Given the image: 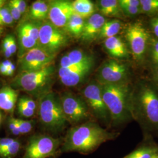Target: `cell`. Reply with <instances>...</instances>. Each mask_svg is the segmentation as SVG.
<instances>
[{
    "mask_svg": "<svg viewBox=\"0 0 158 158\" xmlns=\"http://www.w3.org/2000/svg\"><path fill=\"white\" fill-rule=\"evenodd\" d=\"M128 109L132 120L139 125L143 136H158V87L149 78L132 85Z\"/></svg>",
    "mask_w": 158,
    "mask_h": 158,
    "instance_id": "6da1fadb",
    "label": "cell"
},
{
    "mask_svg": "<svg viewBox=\"0 0 158 158\" xmlns=\"http://www.w3.org/2000/svg\"><path fill=\"white\" fill-rule=\"evenodd\" d=\"M119 134L103 127L96 121H89L72 126L67 131L60 152L89 155L103 143L117 138Z\"/></svg>",
    "mask_w": 158,
    "mask_h": 158,
    "instance_id": "7a4b0ae2",
    "label": "cell"
},
{
    "mask_svg": "<svg viewBox=\"0 0 158 158\" xmlns=\"http://www.w3.org/2000/svg\"><path fill=\"white\" fill-rule=\"evenodd\" d=\"M101 85L103 100L111 118V128L123 126L132 120L128 109L132 85L129 81Z\"/></svg>",
    "mask_w": 158,
    "mask_h": 158,
    "instance_id": "3957f363",
    "label": "cell"
},
{
    "mask_svg": "<svg viewBox=\"0 0 158 158\" xmlns=\"http://www.w3.org/2000/svg\"><path fill=\"white\" fill-rule=\"evenodd\" d=\"M38 116L43 128L49 135L57 137L69 123L63 111L59 95L50 91L39 99Z\"/></svg>",
    "mask_w": 158,
    "mask_h": 158,
    "instance_id": "277c9868",
    "label": "cell"
},
{
    "mask_svg": "<svg viewBox=\"0 0 158 158\" xmlns=\"http://www.w3.org/2000/svg\"><path fill=\"white\" fill-rule=\"evenodd\" d=\"M55 73L53 63L38 70L20 72L12 81L11 87L40 99L50 92Z\"/></svg>",
    "mask_w": 158,
    "mask_h": 158,
    "instance_id": "5b68a950",
    "label": "cell"
},
{
    "mask_svg": "<svg viewBox=\"0 0 158 158\" xmlns=\"http://www.w3.org/2000/svg\"><path fill=\"white\" fill-rule=\"evenodd\" d=\"M91 114L100 124L110 130L111 128V118L102 94V85L97 80H92L81 92Z\"/></svg>",
    "mask_w": 158,
    "mask_h": 158,
    "instance_id": "8992f818",
    "label": "cell"
},
{
    "mask_svg": "<svg viewBox=\"0 0 158 158\" xmlns=\"http://www.w3.org/2000/svg\"><path fill=\"white\" fill-rule=\"evenodd\" d=\"M59 97L64 116L72 127L89 121H96L81 95L63 92L59 94Z\"/></svg>",
    "mask_w": 158,
    "mask_h": 158,
    "instance_id": "52a82bcc",
    "label": "cell"
},
{
    "mask_svg": "<svg viewBox=\"0 0 158 158\" xmlns=\"http://www.w3.org/2000/svg\"><path fill=\"white\" fill-rule=\"evenodd\" d=\"M125 36L130 52L136 62L146 63L147 53L152 35L141 22L130 23L125 29Z\"/></svg>",
    "mask_w": 158,
    "mask_h": 158,
    "instance_id": "ba28073f",
    "label": "cell"
},
{
    "mask_svg": "<svg viewBox=\"0 0 158 158\" xmlns=\"http://www.w3.org/2000/svg\"><path fill=\"white\" fill-rule=\"evenodd\" d=\"M63 138L49 134H38L31 136L23 158H51L60 153Z\"/></svg>",
    "mask_w": 158,
    "mask_h": 158,
    "instance_id": "9c48e42d",
    "label": "cell"
},
{
    "mask_svg": "<svg viewBox=\"0 0 158 158\" xmlns=\"http://www.w3.org/2000/svg\"><path fill=\"white\" fill-rule=\"evenodd\" d=\"M69 36L63 29L57 28L49 21H43L40 27L38 47L56 56L57 52L68 45Z\"/></svg>",
    "mask_w": 158,
    "mask_h": 158,
    "instance_id": "30bf717a",
    "label": "cell"
},
{
    "mask_svg": "<svg viewBox=\"0 0 158 158\" xmlns=\"http://www.w3.org/2000/svg\"><path fill=\"white\" fill-rule=\"evenodd\" d=\"M131 74V69L127 63L113 58L104 61L98 68L96 80L101 85L129 82Z\"/></svg>",
    "mask_w": 158,
    "mask_h": 158,
    "instance_id": "8fae6325",
    "label": "cell"
},
{
    "mask_svg": "<svg viewBox=\"0 0 158 158\" xmlns=\"http://www.w3.org/2000/svg\"><path fill=\"white\" fill-rule=\"evenodd\" d=\"M42 23L27 19L21 22L17 27L19 59L28 51L38 46L40 27Z\"/></svg>",
    "mask_w": 158,
    "mask_h": 158,
    "instance_id": "7c38bea8",
    "label": "cell"
},
{
    "mask_svg": "<svg viewBox=\"0 0 158 158\" xmlns=\"http://www.w3.org/2000/svg\"><path fill=\"white\" fill-rule=\"evenodd\" d=\"M55 57L40 47H36L19 59V70L21 72L38 70L52 64Z\"/></svg>",
    "mask_w": 158,
    "mask_h": 158,
    "instance_id": "4fadbf2b",
    "label": "cell"
},
{
    "mask_svg": "<svg viewBox=\"0 0 158 158\" xmlns=\"http://www.w3.org/2000/svg\"><path fill=\"white\" fill-rule=\"evenodd\" d=\"M49 21L57 28L63 29L74 14L72 1L54 0L49 1Z\"/></svg>",
    "mask_w": 158,
    "mask_h": 158,
    "instance_id": "5bb4252c",
    "label": "cell"
},
{
    "mask_svg": "<svg viewBox=\"0 0 158 158\" xmlns=\"http://www.w3.org/2000/svg\"><path fill=\"white\" fill-rule=\"evenodd\" d=\"M94 66V59L71 69L59 68L58 76L64 85L74 87L81 83L90 74Z\"/></svg>",
    "mask_w": 158,
    "mask_h": 158,
    "instance_id": "9a60e30c",
    "label": "cell"
},
{
    "mask_svg": "<svg viewBox=\"0 0 158 158\" xmlns=\"http://www.w3.org/2000/svg\"><path fill=\"white\" fill-rule=\"evenodd\" d=\"M106 21V17L100 13H95L86 19L80 39L85 43H90L97 40Z\"/></svg>",
    "mask_w": 158,
    "mask_h": 158,
    "instance_id": "2e32d148",
    "label": "cell"
},
{
    "mask_svg": "<svg viewBox=\"0 0 158 158\" xmlns=\"http://www.w3.org/2000/svg\"><path fill=\"white\" fill-rule=\"evenodd\" d=\"M158 152V143L152 136H143V139L130 153L122 158H153Z\"/></svg>",
    "mask_w": 158,
    "mask_h": 158,
    "instance_id": "e0dca14e",
    "label": "cell"
},
{
    "mask_svg": "<svg viewBox=\"0 0 158 158\" xmlns=\"http://www.w3.org/2000/svg\"><path fill=\"white\" fill-rule=\"evenodd\" d=\"M94 59L92 55L83 50L74 49L69 52L61 57L59 68L71 69Z\"/></svg>",
    "mask_w": 158,
    "mask_h": 158,
    "instance_id": "ac0fdd59",
    "label": "cell"
},
{
    "mask_svg": "<svg viewBox=\"0 0 158 158\" xmlns=\"http://www.w3.org/2000/svg\"><path fill=\"white\" fill-rule=\"evenodd\" d=\"M104 46L108 53L114 59L121 60L130 56V52L126 44L118 36L104 40Z\"/></svg>",
    "mask_w": 158,
    "mask_h": 158,
    "instance_id": "d6986e66",
    "label": "cell"
},
{
    "mask_svg": "<svg viewBox=\"0 0 158 158\" xmlns=\"http://www.w3.org/2000/svg\"><path fill=\"white\" fill-rule=\"evenodd\" d=\"M19 93L11 85L0 89V109L7 113L14 112L18 101Z\"/></svg>",
    "mask_w": 158,
    "mask_h": 158,
    "instance_id": "ffe728a7",
    "label": "cell"
},
{
    "mask_svg": "<svg viewBox=\"0 0 158 158\" xmlns=\"http://www.w3.org/2000/svg\"><path fill=\"white\" fill-rule=\"evenodd\" d=\"M96 7L104 17L122 18L124 16L117 0H100L96 1Z\"/></svg>",
    "mask_w": 158,
    "mask_h": 158,
    "instance_id": "44dd1931",
    "label": "cell"
},
{
    "mask_svg": "<svg viewBox=\"0 0 158 158\" xmlns=\"http://www.w3.org/2000/svg\"><path fill=\"white\" fill-rule=\"evenodd\" d=\"M49 1L38 0L35 1L30 6L28 13V19L43 22L48 18Z\"/></svg>",
    "mask_w": 158,
    "mask_h": 158,
    "instance_id": "7402d4cb",
    "label": "cell"
},
{
    "mask_svg": "<svg viewBox=\"0 0 158 158\" xmlns=\"http://www.w3.org/2000/svg\"><path fill=\"white\" fill-rule=\"evenodd\" d=\"M85 19L82 17L74 13L68 21L64 31L70 36L80 38L85 25Z\"/></svg>",
    "mask_w": 158,
    "mask_h": 158,
    "instance_id": "603a6c76",
    "label": "cell"
},
{
    "mask_svg": "<svg viewBox=\"0 0 158 158\" xmlns=\"http://www.w3.org/2000/svg\"><path fill=\"white\" fill-rule=\"evenodd\" d=\"M72 6L74 13L85 19L96 13V6L90 0H75L72 1Z\"/></svg>",
    "mask_w": 158,
    "mask_h": 158,
    "instance_id": "cb8c5ba5",
    "label": "cell"
},
{
    "mask_svg": "<svg viewBox=\"0 0 158 158\" xmlns=\"http://www.w3.org/2000/svg\"><path fill=\"white\" fill-rule=\"evenodd\" d=\"M122 23L118 19L107 20L102 26L97 40H106L117 36L120 32Z\"/></svg>",
    "mask_w": 158,
    "mask_h": 158,
    "instance_id": "d4e9b609",
    "label": "cell"
},
{
    "mask_svg": "<svg viewBox=\"0 0 158 158\" xmlns=\"http://www.w3.org/2000/svg\"><path fill=\"white\" fill-rule=\"evenodd\" d=\"M149 68L158 67V39L151 38L147 53L146 63Z\"/></svg>",
    "mask_w": 158,
    "mask_h": 158,
    "instance_id": "484cf974",
    "label": "cell"
},
{
    "mask_svg": "<svg viewBox=\"0 0 158 158\" xmlns=\"http://www.w3.org/2000/svg\"><path fill=\"white\" fill-rule=\"evenodd\" d=\"M142 14L151 18L158 15V0H140Z\"/></svg>",
    "mask_w": 158,
    "mask_h": 158,
    "instance_id": "4316f807",
    "label": "cell"
},
{
    "mask_svg": "<svg viewBox=\"0 0 158 158\" xmlns=\"http://www.w3.org/2000/svg\"><path fill=\"white\" fill-rule=\"evenodd\" d=\"M21 142L15 139L3 152L0 153L1 158H13L16 156L21 149Z\"/></svg>",
    "mask_w": 158,
    "mask_h": 158,
    "instance_id": "83f0119b",
    "label": "cell"
},
{
    "mask_svg": "<svg viewBox=\"0 0 158 158\" xmlns=\"http://www.w3.org/2000/svg\"><path fill=\"white\" fill-rule=\"evenodd\" d=\"M18 128L21 135H25L29 133L33 128L34 122L30 120L16 118Z\"/></svg>",
    "mask_w": 158,
    "mask_h": 158,
    "instance_id": "f1b7e54d",
    "label": "cell"
},
{
    "mask_svg": "<svg viewBox=\"0 0 158 158\" xmlns=\"http://www.w3.org/2000/svg\"><path fill=\"white\" fill-rule=\"evenodd\" d=\"M17 110L19 115L23 118H31L35 115L36 111L26 107L21 102H18Z\"/></svg>",
    "mask_w": 158,
    "mask_h": 158,
    "instance_id": "f546056e",
    "label": "cell"
},
{
    "mask_svg": "<svg viewBox=\"0 0 158 158\" xmlns=\"http://www.w3.org/2000/svg\"><path fill=\"white\" fill-rule=\"evenodd\" d=\"M124 16L134 17L142 14L141 6H119Z\"/></svg>",
    "mask_w": 158,
    "mask_h": 158,
    "instance_id": "4dcf8cb0",
    "label": "cell"
},
{
    "mask_svg": "<svg viewBox=\"0 0 158 158\" xmlns=\"http://www.w3.org/2000/svg\"><path fill=\"white\" fill-rule=\"evenodd\" d=\"M18 102H21L26 107L35 111L38 108V104L37 105L34 100L28 96H23L20 97L18 100Z\"/></svg>",
    "mask_w": 158,
    "mask_h": 158,
    "instance_id": "1f68e13d",
    "label": "cell"
},
{
    "mask_svg": "<svg viewBox=\"0 0 158 158\" xmlns=\"http://www.w3.org/2000/svg\"><path fill=\"white\" fill-rule=\"evenodd\" d=\"M11 38V35H8L3 40L2 42V49L3 52V54L6 58H10L12 55L11 51H10L9 49Z\"/></svg>",
    "mask_w": 158,
    "mask_h": 158,
    "instance_id": "d6a6232c",
    "label": "cell"
},
{
    "mask_svg": "<svg viewBox=\"0 0 158 158\" xmlns=\"http://www.w3.org/2000/svg\"><path fill=\"white\" fill-rule=\"evenodd\" d=\"M149 32L155 38L158 39V15L152 17L149 21Z\"/></svg>",
    "mask_w": 158,
    "mask_h": 158,
    "instance_id": "836d02e7",
    "label": "cell"
},
{
    "mask_svg": "<svg viewBox=\"0 0 158 158\" xmlns=\"http://www.w3.org/2000/svg\"><path fill=\"white\" fill-rule=\"evenodd\" d=\"M8 129L10 131L12 135L15 136H19L21 135L19 131L18 128L16 118L11 117L8 119Z\"/></svg>",
    "mask_w": 158,
    "mask_h": 158,
    "instance_id": "e575fe53",
    "label": "cell"
},
{
    "mask_svg": "<svg viewBox=\"0 0 158 158\" xmlns=\"http://www.w3.org/2000/svg\"><path fill=\"white\" fill-rule=\"evenodd\" d=\"M7 6L9 8L10 14L11 15L12 17L14 19V21L19 20L21 17L22 14L21 13V12L19 11V10L17 8V6L15 5H14L10 1L8 2Z\"/></svg>",
    "mask_w": 158,
    "mask_h": 158,
    "instance_id": "d590c367",
    "label": "cell"
},
{
    "mask_svg": "<svg viewBox=\"0 0 158 158\" xmlns=\"http://www.w3.org/2000/svg\"><path fill=\"white\" fill-rule=\"evenodd\" d=\"M15 140V139L8 137L0 138V153L3 152Z\"/></svg>",
    "mask_w": 158,
    "mask_h": 158,
    "instance_id": "8d00e7d4",
    "label": "cell"
},
{
    "mask_svg": "<svg viewBox=\"0 0 158 158\" xmlns=\"http://www.w3.org/2000/svg\"><path fill=\"white\" fill-rule=\"evenodd\" d=\"M12 3L16 6L17 8L21 12L22 14H25L27 11V4L25 1L23 0H11L10 1Z\"/></svg>",
    "mask_w": 158,
    "mask_h": 158,
    "instance_id": "74e56055",
    "label": "cell"
},
{
    "mask_svg": "<svg viewBox=\"0 0 158 158\" xmlns=\"http://www.w3.org/2000/svg\"><path fill=\"white\" fill-rule=\"evenodd\" d=\"M119 6H131L140 7V0H118Z\"/></svg>",
    "mask_w": 158,
    "mask_h": 158,
    "instance_id": "f35d334b",
    "label": "cell"
},
{
    "mask_svg": "<svg viewBox=\"0 0 158 158\" xmlns=\"http://www.w3.org/2000/svg\"><path fill=\"white\" fill-rule=\"evenodd\" d=\"M14 20L10 12L5 16L0 18V25L2 27L4 25H10L14 23Z\"/></svg>",
    "mask_w": 158,
    "mask_h": 158,
    "instance_id": "ab89813d",
    "label": "cell"
},
{
    "mask_svg": "<svg viewBox=\"0 0 158 158\" xmlns=\"http://www.w3.org/2000/svg\"><path fill=\"white\" fill-rule=\"evenodd\" d=\"M149 79L156 85L158 87V67L150 68Z\"/></svg>",
    "mask_w": 158,
    "mask_h": 158,
    "instance_id": "60d3db41",
    "label": "cell"
},
{
    "mask_svg": "<svg viewBox=\"0 0 158 158\" xmlns=\"http://www.w3.org/2000/svg\"><path fill=\"white\" fill-rule=\"evenodd\" d=\"M10 51H11L12 54H15L17 52L18 50V47H17V42L16 40L15 39L14 36L11 35V40H10V44L9 46Z\"/></svg>",
    "mask_w": 158,
    "mask_h": 158,
    "instance_id": "b9f144b4",
    "label": "cell"
},
{
    "mask_svg": "<svg viewBox=\"0 0 158 158\" xmlns=\"http://www.w3.org/2000/svg\"><path fill=\"white\" fill-rule=\"evenodd\" d=\"M9 13H10V10L8 6H4L0 8V18L5 16Z\"/></svg>",
    "mask_w": 158,
    "mask_h": 158,
    "instance_id": "7bdbcfd3",
    "label": "cell"
},
{
    "mask_svg": "<svg viewBox=\"0 0 158 158\" xmlns=\"http://www.w3.org/2000/svg\"><path fill=\"white\" fill-rule=\"evenodd\" d=\"M2 66H4V67H6V68H7V69H8V68L10 67V66L12 64V62L11 60H4V61H2V62L0 63Z\"/></svg>",
    "mask_w": 158,
    "mask_h": 158,
    "instance_id": "ee69618b",
    "label": "cell"
},
{
    "mask_svg": "<svg viewBox=\"0 0 158 158\" xmlns=\"http://www.w3.org/2000/svg\"><path fill=\"white\" fill-rule=\"evenodd\" d=\"M7 70L8 69L4 67V66H2L1 63H0V74L4 76H6V73H7Z\"/></svg>",
    "mask_w": 158,
    "mask_h": 158,
    "instance_id": "f6af8a7d",
    "label": "cell"
},
{
    "mask_svg": "<svg viewBox=\"0 0 158 158\" xmlns=\"http://www.w3.org/2000/svg\"><path fill=\"white\" fill-rule=\"evenodd\" d=\"M14 73V72L12 71V70H11L10 69H8V70H7V73H6V76H11Z\"/></svg>",
    "mask_w": 158,
    "mask_h": 158,
    "instance_id": "bcb514c9",
    "label": "cell"
},
{
    "mask_svg": "<svg viewBox=\"0 0 158 158\" xmlns=\"http://www.w3.org/2000/svg\"><path fill=\"white\" fill-rule=\"evenodd\" d=\"M9 69H10L11 70H12V71H14V72H15V69H16V66H15V64L12 63V64L10 66V67L9 68Z\"/></svg>",
    "mask_w": 158,
    "mask_h": 158,
    "instance_id": "7dc6e473",
    "label": "cell"
},
{
    "mask_svg": "<svg viewBox=\"0 0 158 158\" xmlns=\"http://www.w3.org/2000/svg\"><path fill=\"white\" fill-rule=\"evenodd\" d=\"M5 2H6L5 1H4V0H0V8H1V7H2V6H4Z\"/></svg>",
    "mask_w": 158,
    "mask_h": 158,
    "instance_id": "c3c4849f",
    "label": "cell"
},
{
    "mask_svg": "<svg viewBox=\"0 0 158 158\" xmlns=\"http://www.w3.org/2000/svg\"><path fill=\"white\" fill-rule=\"evenodd\" d=\"M3 32V27L0 25V36L2 35Z\"/></svg>",
    "mask_w": 158,
    "mask_h": 158,
    "instance_id": "681fc988",
    "label": "cell"
},
{
    "mask_svg": "<svg viewBox=\"0 0 158 158\" xmlns=\"http://www.w3.org/2000/svg\"><path fill=\"white\" fill-rule=\"evenodd\" d=\"M1 121H2V115H1V113L0 112V125L1 123Z\"/></svg>",
    "mask_w": 158,
    "mask_h": 158,
    "instance_id": "f907efd6",
    "label": "cell"
},
{
    "mask_svg": "<svg viewBox=\"0 0 158 158\" xmlns=\"http://www.w3.org/2000/svg\"><path fill=\"white\" fill-rule=\"evenodd\" d=\"M153 158H158V152L153 156Z\"/></svg>",
    "mask_w": 158,
    "mask_h": 158,
    "instance_id": "816d5d0a",
    "label": "cell"
},
{
    "mask_svg": "<svg viewBox=\"0 0 158 158\" xmlns=\"http://www.w3.org/2000/svg\"></svg>",
    "mask_w": 158,
    "mask_h": 158,
    "instance_id": "f5cc1de1",
    "label": "cell"
}]
</instances>
